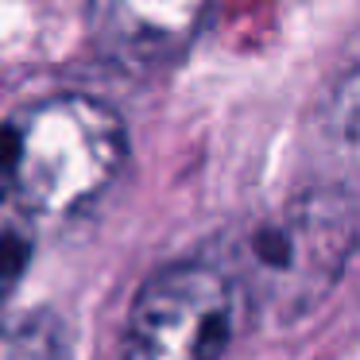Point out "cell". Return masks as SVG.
Returning a JSON list of instances; mask_svg holds the SVG:
<instances>
[{
  "label": "cell",
  "instance_id": "5",
  "mask_svg": "<svg viewBox=\"0 0 360 360\" xmlns=\"http://www.w3.org/2000/svg\"><path fill=\"white\" fill-rule=\"evenodd\" d=\"M0 360H70V333L51 310L0 321Z\"/></svg>",
  "mask_w": 360,
  "mask_h": 360
},
{
  "label": "cell",
  "instance_id": "2",
  "mask_svg": "<svg viewBox=\"0 0 360 360\" xmlns=\"http://www.w3.org/2000/svg\"><path fill=\"white\" fill-rule=\"evenodd\" d=\"M360 240L356 205L345 190H306L252 221L213 256L236 290V302L264 321L310 314L341 283Z\"/></svg>",
  "mask_w": 360,
  "mask_h": 360
},
{
  "label": "cell",
  "instance_id": "3",
  "mask_svg": "<svg viewBox=\"0 0 360 360\" xmlns=\"http://www.w3.org/2000/svg\"><path fill=\"white\" fill-rule=\"evenodd\" d=\"M236 310V290L213 256L167 264L132 298L124 360H221Z\"/></svg>",
  "mask_w": 360,
  "mask_h": 360
},
{
  "label": "cell",
  "instance_id": "1",
  "mask_svg": "<svg viewBox=\"0 0 360 360\" xmlns=\"http://www.w3.org/2000/svg\"><path fill=\"white\" fill-rule=\"evenodd\" d=\"M124 163V120L97 97H47L0 120V198L35 229L94 210Z\"/></svg>",
  "mask_w": 360,
  "mask_h": 360
},
{
  "label": "cell",
  "instance_id": "4",
  "mask_svg": "<svg viewBox=\"0 0 360 360\" xmlns=\"http://www.w3.org/2000/svg\"><path fill=\"white\" fill-rule=\"evenodd\" d=\"M213 0H89V32L120 63L159 66L202 32Z\"/></svg>",
  "mask_w": 360,
  "mask_h": 360
},
{
  "label": "cell",
  "instance_id": "6",
  "mask_svg": "<svg viewBox=\"0 0 360 360\" xmlns=\"http://www.w3.org/2000/svg\"><path fill=\"white\" fill-rule=\"evenodd\" d=\"M35 252V225L0 198V310L8 306L16 283L24 279Z\"/></svg>",
  "mask_w": 360,
  "mask_h": 360
}]
</instances>
